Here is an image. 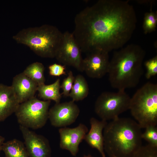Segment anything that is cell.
Listing matches in <instances>:
<instances>
[{"label":"cell","instance_id":"4fadbf2b","mask_svg":"<svg viewBox=\"0 0 157 157\" xmlns=\"http://www.w3.org/2000/svg\"><path fill=\"white\" fill-rule=\"evenodd\" d=\"M11 86L20 104L34 97L38 85L22 72L13 77Z\"/></svg>","mask_w":157,"mask_h":157},{"label":"cell","instance_id":"484cf974","mask_svg":"<svg viewBox=\"0 0 157 157\" xmlns=\"http://www.w3.org/2000/svg\"><path fill=\"white\" fill-rule=\"evenodd\" d=\"M4 138L3 137L0 135V153L1 151H2V146L4 142Z\"/></svg>","mask_w":157,"mask_h":157},{"label":"cell","instance_id":"8fae6325","mask_svg":"<svg viewBox=\"0 0 157 157\" xmlns=\"http://www.w3.org/2000/svg\"><path fill=\"white\" fill-rule=\"evenodd\" d=\"M110 61L107 52H95L87 54L83 61V72L89 77L101 78L108 73Z\"/></svg>","mask_w":157,"mask_h":157},{"label":"cell","instance_id":"9c48e42d","mask_svg":"<svg viewBox=\"0 0 157 157\" xmlns=\"http://www.w3.org/2000/svg\"><path fill=\"white\" fill-rule=\"evenodd\" d=\"M79 108L72 100L56 103L49 110L48 119L55 127H65L74 123L78 116Z\"/></svg>","mask_w":157,"mask_h":157},{"label":"cell","instance_id":"9a60e30c","mask_svg":"<svg viewBox=\"0 0 157 157\" xmlns=\"http://www.w3.org/2000/svg\"><path fill=\"white\" fill-rule=\"evenodd\" d=\"M19 104L11 86L0 83V122L15 113Z\"/></svg>","mask_w":157,"mask_h":157},{"label":"cell","instance_id":"d6986e66","mask_svg":"<svg viewBox=\"0 0 157 157\" xmlns=\"http://www.w3.org/2000/svg\"><path fill=\"white\" fill-rule=\"evenodd\" d=\"M44 69L43 64L37 62L29 65L23 72L39 86L44 84Z\"/></svg>","mask_w":157,"mask_h":157},{"label":"cell","instance_id":"7a4b0ae2","mask_svg":"<svg viewBox=\"0 0 157 157\" xmlns=\"http://www.w3.org/2000/svg\"><path fill=\"white\" fill-rule=\"evenodd\" d=\"M145 55L143 49L134 44L115 51L108 72L111 86L118 90L136 86L143 74L142 65Z\"/></svg>","mask_w":157,"mask_h":157},{"label":"cell","instance_id":"ffe728a7","mask_svg":"<svg viewBox=\"0 0 157 157\" xmlns=\"http://www.w3.org/2000/svg\"><path fill=\"white\" fill-rule=\"evenodd\" d=\"M157 25V12L151 11L146 13L144 15L143 24L144 34L150 33L155 31Z\"/></svg>","mask_w":157,"mask_h":157},{"label":"cell","instance_id":"4316f807","mask_svg":"<svg viewBox=\"0 0 157 157\" xmlns=\"http://www.w3.org/2000/svg\"><path fill=\"white\" fill-rule=\"evenodd\" d=\"M83 157H93L90 155H88L87 156H85Z\"/></svg>","mask_w":157,"mask_h":157},{"label":"cell","instance_id":"603a6c76","mask_svg":"<svg viewBox=\"0 0 157 157\" xmlns=\"http://www.w3.org/2000/svg\"><path fill=\"white\" fill-rule=\"evenodd\" d=\"M133 157H157V147L149 144L142 146Z\"/></svg>","mask_w":157,"mask_h":157},{"label":"cell","instance_id":"e0dca14e","mask_svg":"<svg viewBox=\"0 0 157 157\" xmlns=\"http://www.w3.org/2000/svg\"><path fill=\"white\" fill-rule=\"evenodd\" d=\"M89 91L88 85L86 79L82 75L79 74L75 77L69 97L74 102L81 101L87 97Z\"/></svg>","mask_w":157,"mask_h":157},{"label":"cell","instance_id":"3957f363","mask_svg":"<svg viewBox=\"0 0 157 157\" xmlns=\"http://www.w3.org/2000/svg\"><path fill=\"white\" fill-rule=\"evenodd\" d=\"M141 129L130 118L111 120L103 131L104 151L110 157H133L142 146Z\"/></svg>","mask_w":157,"mask_h":157},{"label":"cell","instance_id":"5bb4252c","mask_svg":"<svg viewBox=\"0 0 157 157\" xmlns=\"http://www.w3.org/2000/svg\"><path fill=\"white\" fill-rule=\"evenodd\" d=\"M91 127L86 134L84 140L91 147L97 149L102 157H106L104 149L103 130L107 124V122L99 121L92 117L90 119Z\"/></svg>","mask_w":157,"mask_h":157},{"label":"cell","instance_id":"cb8c5ba5","mask_svg":"<svg viewBox=\"0 0 157 157\" xmlns=\"http://www.w3.org/2000/svg\"><path fill=\"white\" fill-rule=\"evenodd\" d=\"M144 65L147 71L145 74L146 78L149 79L157 74V56L145 61Z\"/></svg>","mask_w":157,"mask_h":157},{"label":"cell","instance_id":"5b68a950","mask_svg":"<svg viewBox=\"0 0 157 157\" xmlns=\"http://www.w3.org/2000/svg\"><path fill=\"white\" fill-rule=\"evenodd\" d=\"M129 110L141 128L157 124V85L148 82L131 98Z\"/></svg>","mask_w":157,"mask_h":157},{"label":"cell","instance_id":"d4e9b609","mask_svg":"<svg viewBox=\"0 0 157 157\" xmlns=\"http://www.w3.org/2000/svg\"><path fill=\"white\" fill-rule=\"evenodd\" d=\"M66 66L56 63L50 65L48 67L49 74L52 76H59L66 75Z\"/></svg>","mask_w":157,"mask_h":157},{"label":"cell","instance_id":"52a82bcc","mask_svg":"<svg viewBox=\"0 0 157 157\" xmlns=\"http://www.w3.org/2000/svg\"><path fill=\"white\" fill-rule=\"evenodd\" d=\"M131 98L125 90L103 92L95 101V112L102 120L115 119L129 110Z\"/></svg>","mask_w":157,"mask_h":157},{"label":"cell","instance_id":"44dd1931","mask_svg":"<svg viewBox=\"0 0 157 157\" xmlns=\"http://www.w3.org/2000/svg\"><path fill=\"white\" fill-rule=\"evenodd\" d=\"M141 135L142 139L147 141L149 144L157 147V128L156 126H150L145 128Z\"/></svg>","mask_w":157,"mask_h":157},{"label":"cell","instance_id":"8992f818","mask_svg":"<svg viewBox=\"0 0 157 157\" xmlns=\"http://www.w3.org/2000/svg\"><path fill=\"white\" fill-rule=\"evenodd\" d=\"M50 103L34 97L20 104L15 113L20 125L34 129L42 127L48 119Z\"/></svg>","mask_w":157,"mask_h":157},{"label":"cell","instance_id":"ac0fdd59","mask_svg":"<svg viewBox=\"0 0 157 157\" xmlns=\"http://www.w3.org/2000/svg\"><path fill=\"white\" fill-rule=\"evenodd\" d=\"M2 151L4 153L5 157H29L24 143L17 139L4 142Z\"/></svg>","mask_w":157,"mask_h":157},{"label":"cell","instance_id":"ba28073f","mask_svg":"<svg viewBox=\"0 0 157 157\" xmlns=\"http://www.w3.org/2000/svg\"><path fill=\"white\" fill-rule=\"evenodd\" d=\"M82 52L72 33L66 31L63 33L62 43L55 58L63 65L72 67L83 72Z\"/></svg>","mask_w":157,"mask_h":157},{"label":"cell","instance_id":"7402d4cb","mask_svg":"<svg viewBox=\"0 0 157 157\" xmlns=\"http://www.w3.org/2000/svg\"><path fill=\"white\" fill-rule=\"evenodd\" d=\"M75 77L72 71H69L67 77L64 79L60 87L63 90L61 93L65 97L69 96L74 81Z\"/></svg>","mask_w":157,"mask_h":157},{"label":"cell","instance_id":"7c38bea8","mask_svg":"<svg viewBox=\"0 0 157 157\" xmlns=\"http://www.w3.org/2000/svg\"><path fill=\"white\" fill-rule=\"evenodd\" d=\"M88 131L87 126L82 123L74 128L65 127L60 128V147L76 156L79 151V144L84 139Z\"/></svg>","mask_w":157,"mask_h":157},{"label":"cell","instance_id":"30bf717a","mask_svg":"<svg viewBox=\"0 0 157 157\" xmlns=\"http://www.w3.org/2000/svg\"><path fill=\"white\" fill-rule=\"evenodd\" d=\"M19 129L29 157H51V149L46 138L22 125Z\"/></svg>","mask_w":157,"mask_h":157},{"label":"cell","instance_id":"277c9868","mask_svg":"<svg viewBox=\"0 0 157 157\" xmlns=\"http://www.w3.org/2000/svg\"><path fill=\"white\" fill-rule=\"evenodd\" d=\"M13 38L17 43L28 47L40 57L53 58L61 44L63 33L55 26L45 24L23 29Z\"/></svg>","mask_w":157,"mask_h":157},{"label":"cell","instance_id":"2e32d148","mask_svg":"<svg viewBox=\"0 0 157 157\" xmlns=\"http://www.w3.org/2000/svg\"><path fill=\"white\" fill-rule=\"evenodd\" d=\"M60 86L59 78L51 84L46 85L44 84L38 86V95L44 101L53 100L56 103H60L62 95L60 92Z\"/></svg>","mask_w":157,"mask_h":157},{"label":"cell","instance_id":"6da1fadb","mask_svg":"<svg viewBox=\"0 0 157 157\" xmlns=\"http://www.w3.org/2000/svg\"><path fill=\"white\" fill-rule=\"evenodd\" d=\"M137 22L128 1L99 0L77 13L72 33L82 52L109 53L130 39Z\"/></svg>","mask_w":157,"mask_h":157}]
</instances>
